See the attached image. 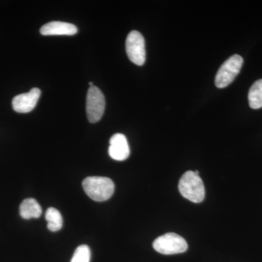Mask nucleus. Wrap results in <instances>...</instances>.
Masks as SVG:
<instances>
[{"label": "nucleus", "instance_id": "1", "mask_svg": "<svg viewBox=\"0 0 262 262\" xmlns=\"http://www.w3.org/2000/svg\"><path fill=\"white\" fill-rule=\"evenodd\" d=\"M82 187L87 195L96 202L107 201L115 192L113 181L106 177H88L82 182Z\"/></svg>", "mask_w": 262, "mask_h": 262}, {"label": "nucleus", "instance_id": "11", "mask_svg": "<svg viewBox=\"0 0 262 262\" xmlns=\"http://www.w3.org/2000/svg\"><path fill=\"white\" fill-rule=\"evenodd\" d=\"M248 102L253 110L262 107V79L255 82L250 89Z\"/></svg>", "mask_w": 262, "mask_h": 262}, {"label": "nucleus", "instance_id": "13", "mask_svg": "<svg viewBox=\"0 0 262 262\" xmlns=\"http://www.w3.org/2000/svg\"><path fill=\"white\" fill-rule=\"evenodd\" d=\"M91 256V249L89 246L87 245H81L75 250L71 262H90Z\"/></svg>", "mask_w": 262, "mask_h": 262}, {"label": "nucleus", "instance_id": "6", "mask_svg": "<svg viewBox=\"0 0 262 262\" xmlns=\"http://www.w3.org/2000/svg\"><path fill=\"white\" fill-rule=\"evenodd\" d=\"M125 49L131 62L137 66H142L145 63V40L140 32L132 31L129 33L125 42Z\"/></svg>", "mask_w": 262, "mask_h": 262}, {"label": "nucleus", "instance_id": "7", "mask_svg": "<svg viewBox=\"0 0 262 262\" xmlns=\"http://www.w3.org/2000/svg\"><path fill=\"white\" fill-rule=\"evenodd\" d=\"M40 95V90L34 88L27 94H22L15 96L12 101L13 110L18 113H30L37 105Z\"/></svg>", "mask_w": 262, "mask_h": 262}, {"label": "nucleus", "instance_id": "9", "mask_svg": "<svg viewBox=\"0 0 262 262\" xmlns=\"http://www.w3.org/2000/svg\"><path fill=\"white\" fill-rule=\"evenodd\" d=\"M41 34L44 36L75 35L77 28L74 24L61 21H52L45 24L40 29Z\"/></svg>", "mask_w": 262, "mask_h": 262}, {"label": "nucleus", "instance_id": "2", "mask_svg": "<svg viewBox=\"0 0 262 262\" xmlns=\"http://www.w3.org/2000/svg\"><path fill=\"white\" fill-rule=\"evenodd\" d=\"M179 190L186 199L194 203L203 201L206 195L204 184L194 171L186 172L179 180Z\"/></svg>", "mask_w": 262, "mask_h": 262}, {"label": "nucleus", "instance_id": "3", "mask_svg": "<svg viewBox=\"0 0 262 262\" xmlns=\"http://www.w3.org/2000/svg\"><path fill=\"white\" fill-rule=\"evenodd\" d=\"M153 248L164 255H173L185 252L188 244L185 239L179 234L170 232L158 237L153 243Z\"/></svg>", "mask_w": 262, "mask_h": 262}, {"label": "nucleus", "instance_id": "4", "mask_svg": "<svg viewBox=\"0 0 262 262\" xmlns=\"http://www.w3.org/2000/svg\"><path fill=\"white\" fill-rule=\"evenodd\" d=\"M244 59L239 55H234L223 63L215 75V84L219 89L227 87L233 82L241 70Z\"/></svg>", "mask_w": 262, "mask_h": 262}, {"label": "nucleus", "instance_id": "14", "mask_svg": "<svg viewBox=\"0 0 262 262\" xmlns=\"http://www.w3.org/2000/svg\"><path fill=\"white\" fill-rule=\"evenodd\" d=\"M89 84H90V87H92V86H94V82H90Z\"/></svg>", "mask_w": 262, "mask_h": 262}, {"label": "nucleus", "instance_id": "10", "mask_svg": "<svg viewBox=\"0 0 262 262\" xmlns=\"http://www.w3.org/2000/svg\"><path fill=\"white\" fill-rule=\"evenodd\" d=\"M20 215L24 220L38 219L42 215V208L34 198H27L20 204Z\"/></svg>", "mask_w": 262, "mask_h": 262}, {"label": "nucleus", "instance_id": "12", "mask_svg": "<svg viewBox=\"0 0 262 262\" xmlns=\"http://www.w3.org/2000/svg\"><path fill=\"white\" fill-rule=\"evenodd\" d=\"M48 229L51 232H58L63 227V218L59 211L53 207L48 208L46 213Z\"/></svg>", "mask_w": 262, "mask_h": 262}, {"label": "nucleus", "instance_id": "8", "mask_svg": "<svg viewBox=\"0 0 262 262\" xmlns=\"http://www.w3.org/2000/svg\"><path fill=\"white\" fill-rule=\"evenodd\" d=\"M108 155L113 160L123 161L130 155V147L126 137L122 134H116L110 140Z\"/></svg>", "mask_w": 262, "mask_h": 262}, {"label": "nucleus", "instance_id": "5", "mask_svg": "<svg viewBox=\"0 0 262 262\" xmlns=\"http://www.w3.org/2000/svg\"><path fill=\"white\" fill-rule=\"evenodd\" d=\"M105 110V98L101 90L96 86L90 87L86 98V113L91 123L101 120Z\"/></svg>", "mask_w": 262, "mask_h": 262}]
</instances>
